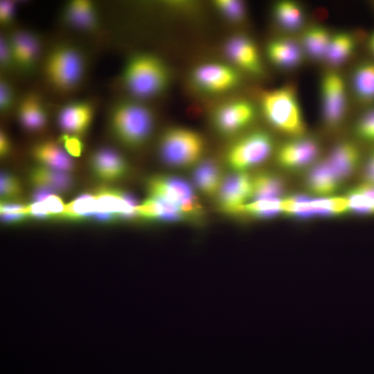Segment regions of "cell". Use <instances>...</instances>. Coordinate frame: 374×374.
Listing matches in <instances>:
<instances>
[{"instance_id":"obj_36","label":"cell","mask_w":374,"mask_h":374,"mask_svg":"<svg viewBox=\"0 0 374 374\" xmlns=\"http://www.w3.org/2000/svg\"><path fill=\"white\" fill-rule=\"evenodd\" d=\"M27 206L20 203L3 201L0 204L1 219L8 224L19 222L28 217Z\"/></svg>"},{"instance_id":"obj_2","label":"cell","mask_w":374,"mask_h":374,"mask_svg":"<svg viewBox=\"0 0 374 374\" xmlns=\"http://www.w3.org/2000/svg\"><path fill=\"white\" fill-rule=\"evenodd\" d=\"M262 107L267 121L278 130L293 136L304 133V122L292 87L266 92L262 98Z\"/></svg>"},{"instance_id":"obj_48","label":"cell","mask_w":374,"mask_h":374,"mask_svg":"<svg viewBox=\"0 0 374 374\" xmlns=\"http://www.w3.org/2000/svg\"><path fill=\"white\" fill-rule=\"evenodd\" d=\"M10 149V142L6 135L1 132L0 134V153L1 157L7 155Z\"/></svg>"},{"instance_id":"obj_13","label":"cell","mask_w":374,"mask_h":374,"mask_svg":"<svg viewBox=\"0 0 374 374\" xmlns=\"http://www.w3.org/2000/svg\"><path fill=\"white\" fill-rule=\"evenodd\" d=\"M319 147L311 139H297L281 146L277 153V162L286 169L296 170L312 163L317 157Z\"/></svg>"},{"instance_id":"obj_4","label":"cell","mask_w":374,"mask_h":374,"mask_svg":"<svg viewBox=\"0 0 374 374\" xmlns=\"http://www.w3.org/2000/svg\"><path fill=\"white\" fill-rule=\"evenodd\" d=\"M160 155L168 166L186 168L197 164L204 150V141L197 132L186 128L175 127L163 135Z\"/></svg>"},{"instance_id":"obj_32","label":"cell","mask_w":374,"mask_h":374,"mask_svg":"<svg viewBox=\"0 0 374 374\" xmlns=\"http://www.w3.org/2000/svg\"><path fill=\"white\" fill-rule=\"evenodd\" d=\"M331 37L328 31L321 27L308 30L304 35L303 44L307 52L314 58L326 57Z\"/></svg>"},{"instance_id":"obj_41","label":"cell","mask_w":374,"mask_h":374,"mask_svg":"<svg viewBox=\"0 0 374 374\" xmlns=\"http://www.w3.org/2000/svg\"><path fill=\"white\" fill-rule=\"evenodd\" d=\"M63 148L71 157H79L83 150V143L79 136L64 133L60 139Z\"/></svg>"},{"instance_id":"obj_40","label":"cell","mask_w":374,"mask_h":374,"mask_svg":"<svg viewBox=\"0 0 374 374\" xmlns=\"http://www.w3.org/2000/svg\"><path fill=\"white\" fill-rule=\"evenodd\" d=\"M356 132L361 139L374 142V109L361 117L357 124Z\"/></svg>"},{"instance_id":"obj_31","label":"cell","mask_w":374,"mask_h":374,"mask_svg":"<svg viewBox=\"0 0 374 374\" xmlns=\"http://www.w3.org/2000/svg\"><path fill=\"white\" fill-rule=\"evenodd\" d=\"M280 199L254 200L240 207L235 214H247L258 219H270L281 213Z\"/></svg>"},{"instance_id":"obj_22","label":"cell","mask_w":374,"mask_h":374,"mask_svg":"<svg viewBox=\"0 0 374 374\" xmlns=\"http://www.w3.org/2000/svg\"><path fill=\"white\" fill-rule=\"evenodd\" d=\"M341 181L326 161L316 165L310 171L307 185L310 192L321 197H326L337 190Z\"/></svg>"},{"instance_id":"obj_30","label":"cell","mask_w":374,"mask_h":374,"mask_svg":"<svg viewBox=\"0 0 374 374\" xmlns=\"http://www.w3.org/2000/svg\"><path fill=\"white\" fill-rule=\"evenodd\" d=\"M355 47L353 37L347 33H340L331 37L326 55L332 64H339L345 61L352 53Z\"/></svg>"},{"instance_id":"obj_16","label":"cell","mask_w":374,"mask_h":374,"mask_svg":"<svg viewBox=\"0 0 374 374\" xmlns=\"http://www.w3.org/2000/svg\"><path fill=\"white\" fill-rule=\"evenodd\" d=\"M91 168L103 181H116L124 177L127 165L124 158L116 151L103 148L97 150L91 158Z\"/></svg>"},{"instance_id":"obj_14","label":"cell","mask_w":374,"mask_h":374,"mask_svg":"<svg viewBox=\"0 0 374 374\" xmlns=\"http://www.w3.org/2000/svg\"><path fill=\"white\" fill-rule=\"evenodd\" d=\"M226 55L236 65L249 72L260 73L262 65L258 50L248 38L236 36L231 38L225 46Z\"/></svg>"},{"instance_id":"obj_44","label":"cell","mask_w":374,"mask_h":374,"mask_svg":"<svg viewBox=\"0 0 374 374\" xmlns=\"http://www.w3.org/2000/svg\"><path fill=\"white\" fill-rule=\"evenodd\" d=\"M0 63L3 69H8L14 64L9 41L2 36L0 41Z\"/></svg>"},{"instance_id":"obj_17","label":"cell","mask_w":374,"mask_h":374,"mask_svg":"<svg viewBox=\"0 0 374 374\" xmlns=\"http://www.w3.org/2000/svg\"><path fill=\"white\" fill-rule=\"evenodd\" d=\"M9 41L14 64L25 69H30L38 56L39 42L37 37L25 30L15 32Z\"/></svg>"},{"instance_id":"obj_29","label":"cell","mask_w":374,"mask_h":374,"mask_svg":"<svg viewBox=\"0 0 374 374\" xmlns=\"http://www.w3.org/2000/svg\"><path fill=\"white\" fill-rule=\"evenodd\" d=\"M96 212V201L94 194L85 193L65 204L62 218L82 220L93 216Z\"/></svg>"},{"instance_id":"obj_1","label":"cell","mask_w":374,"mask_h":374,"mask_svg":"<svg viewBox=\"0 0 374 374\" xmlns=\"http://www.w3.org/2000/svg\"><path fill=\"white\" fill-rule=\"evenodd\" d=\"M123 80L132 94L148 98L164 89L168 81V73L164 64L157 57L149 54H139L127 62Z\"/></svg>"},{"instance_id":"obj_45","label":"cell","mask_w":374,"mask_h":374,"mask_svg":"<svg viewBox=\"0 0 374 374\" xmlns=\"http://www.w3.org/2000/svg\"><path fill=\"white\" fill-rule=\"evenodd\" d=\"M28 217L37 219H48L51 216L42 202H33L27 206Z\"/></svg>"},{"instance_id":"obj_28","label":"cell","mask_w":374,"mask_h":374,"mask_svg":"<svg viewBox=\"0 0 374 374\" xmlns=\"http://www.w3.org/2000/svg\"><path fill=\"white\" fill-rule=\"evenodd\" d=\"M353 86L358 98L366 103L374 101V63L364 62L355 71Z\"/></svg>"},{"instance_id":"obj_26","label":"cell","mask_w":374,"mask_h":374,"mask_svg":"<svg viewBox=\"0 0 374 374\" xmlns=\"http://www.w3.org/2000/svg\"><path fill=\"white\" fill-rule=\"evenodd\" d=\"M348 209L357 215H374V184L364 182L353 188L346 197Z\"/></svg>"},{"instance_id":"obj_33","label":"cell","mask_w":374,"mask_h":374,"mask_svg":"<svg viewBox=\"0 0 374 374\" xmlns=\"http://www.w3.org/2000/svg\"><path fill=\"white\" fill-rule=\"evenodd\" d=\"M310 205L314 216H333L349 211L347 197H319L312 199Z\"/></svg>"},{"instance_id":"obj_9","label":"cell","mask_w":374,"mask_h":374,"mask_svg":"<svg viewBox=\"0 0 374 374\" xmlns=\"http://www.w3.org/2000/svg\"><path fill=\"white\" fill-rule=\"evenodd\" d=\"M96 201V213L110 214L116 218L132 220L138 217L139 204L130 193L119 190L102 188L94 194Z\"/></svg>"},{"instance_id":"obj_6","label":"cell","mask_w":374,"mask_h":374,"mask_svg":"<svg viewBox=\"0 0 374 374\" xmlns=\"http://www.w3.org/2000/svg\"><path fill=\"white\" fill-rule=\"evenodd\" d=\"M273 142L262 131L250 133L235 142L228 150L226 160L235 172H244L264 162L270 155Z\"/></svg>"},{"instance_id":"obj_46","label":"cell","mask_w":374,"mask_h":374,"mask_svg":"<svg viewBox=\"0 0 374 374\" xmlns=\"http://www.w3.org/2000/svg\"><path fill=\"white\" fill-rule=\"evenodd\" d=\"M14 15V3L8 1H1L0 20L3 24H8Z\"/></svg>"},{"instance_id":"obj_18","label":"cell","mask_w":374,"mask_h":374,"mask_svg":"<svg viewBox=\"0 0 374 374\" xmlns=\"http://www.w3.org/2000/svg\"><path fill=\"white\" fill-rule=\"evenodd\" d=\"M360 159L359 148L353 143L344 142L333 149L327 162L342 181L355 172L359 165Z\"/></svg>"},{"instance_id":"obj_5","label":"cell","mask_w":374,"mask_h":374,"mask_svg":"<svg viewBox=\"0 0 374 374\" xmlns=\"http://www.w3.org/2000/svg\"><path fill=\"white\" fill-rule=\"evenodd\" d=\"M84 71V61L80 52L73 47L62 46L48 56L45 72L48 80L57 89L67 91L80 82Z\"/></svg>"},{"instance_id":"obj_11","label":"cell","mask_w":374,"mask_h":374,"mask_svg":"<svg viewBox=\"0 0 374 374\" xmlns=\"http://www.w3.org/2000/svg\"><path fill=\"white\" fill-rule=\"evenodd\" d=\"M147 188L150 197L179 205L195 196L191 185L175 176H153L148 179Z\"/></svg>"},{"instance_id":"obj_25","label":"cell","mask_w":374,"mask_h":374,"mask_svg":"<svg viewBox=\"0 0 374 374\" xmlns=\"http://www.w3.org/2000/svg\"><path fill=\"white\" fill-rule=\"evenodd\" d=\"M19 115L22 125L30 131L40 130L46 123V112L35 96L24 99L19 106Z\"/></svg>"},{"instance_id":"obj_24","label":"cell","mask_w":374,"mask_h":374,"mask_svg":"<svg viewBox=\"0 0 374 374\" xmlns=\"http://www.w3.org/2000/svg\"><path fill=\"white\" fill-rule=\"evenodd\" d=\"M282 179L274 174L261 172L252 177L253 201L265 199H279L284 191Z\"/></svg>"},{"instance_id":"obj_27","label":"cell","mask_w":374,"mask_h":374,"mask_svg":"<svg viewBox=\"0 0 374 374\" xmlns=\"http://www.w3.org/2000/svg\"><path fill=\"white\" fill-rule=\"evenodd\" d=\"M267 53L274 63L284 67L294 66L301 59L299 47L292 42L285 39L271 42L268 46Z\"/></svg>"},{"instance_id":"obj_20","label":"cell","mask_w":374,"mask_h":374,"mask_svg":"<svg viewBox=\"0 0 374 374\" xmlns=\"http://www.w3.org/2000/svg\"><path fill=\"white\" fill-rule=\"evenodd\" d=\"M32 154L43 166L66 172L74 168L71 157L55 142L39 143L33 148Z\"/></svg>"},{"instance_id":"obj_7","label":"cell","mask_w":374,"mask_h":374,"mask_svg":"<svg viewBox=\"0 0 374 374\" xmlns=\"http://www.w3.org/2000/svg\"><path fill=\"white\" fill-rule=\"evenodd\" d=\"M217 203L220 211L235 214L251 199L252 177L244 172H235L224 178L217 193Z\"/></svg>"},{"instance_id":"obj_23","label":"cell","mask_w":374,"mask_h":374,"mask_svg":"<svg viewBox=\"0 0 374 374\" xmlns=\"http://www.w3.org/2000/svg\"><path fill=\"white\" fill-rule=\"evenodd\" d=\"M66 21L81 29H91L97 22L96 14L93 4L84 0L70 2L64 11Z\"/></svg>"},{"instance_id":"obj_19","label":"cell","mask_w":374,"mask_h":374,"mask_svg":"<svg viewBox=\"0 0 374 374\" xmlns=\"http://www.w3.org/2000/svg\"><path fill=\"white\" fill-rule=\"evenodd\" d=\"M193 182L204 195H216L224 179L220 165L214 159L199 162L193 172Z\"/></svg>"},{"instance_id":"obj_42","label":"cell","mask_w":374,"mask_h":374,"mask_svg":"<svg viewBox=\"0 0 374 374\" xmlns=\"http://www.w3.org/2000/svg\"><path fill=\"white\" fill-rule=\"evenodd\" d=\"M42 202L44 204L51 217L62 218L65 204L56 193L51 194Z\"/></svg>"},{"instance_id":"obj_47","label":"cell","mask_w":374,"mask_h":374,"mask_svg":"<svg viewBox=\"0 0 374 374\" xmlns=\"http://www.w3.org/2000/svg\"><path fill=\"white\" fill-rule=\"evenodd\" d=\"M363 177L364 182L374 184V151L371 152L366 160Z\"/></svg>"},{"instance_id":"obj_8","label":"cell","mask_w":374,"mask_h":374,"mask_svg":"<svg viewBox=\"0 0 374 374\" xmlns=\"http://www.w3.org/2000/svg\"><path fill=\"white\" fill-rule=\"evenodd\" d=\"M194 82L204 91L212 93L226 91L238 82V75L231 66L220 63H207L193 72Z\"/></svg>"},{"instance_id":"obj_21","label":"cell","mask_w":374,"mask_h":374,"mask_svg":"<svg viewBox=\"0 0 374 374\" xmlns=\"http://www.w3.org/2000/svg\"><path fill=\"white\" fill-rule=\"evenodd\" d=\"M30 181L35 188H44L55 193H66L73 186V179L69 172H62L43 166L33 169Z\"/></svg>"},{"instance_id":"obj_39","label":"cell","mask_w":374,"mask_h":374,"mask_svg":"<svg viewBox=\"0 0 374 374\" xmlns=\"http://www.w3.org/2000/svg\"><path fill=\"white\" fill-rule=\"evenodd\" d=\"M215 4L222 13L231 20L238 21L244 17V7L240 1L218 0L215 1Z\"/></svg>"},{"instance_id":"obj_10","label":"cell","mask_w":374,"mask_h":374,"mask_svg":"<svg viewBox=\"0 0 374 374\" xmlns=\"http://www.w3.org/2000/svg\"><path fill=\"white\" fill-rule=\"evenodd\" d=\"M254 117V109L247 101L238 100L220 107L214 115V125L222 134H236L248 125Z\"/></svg>"},{"instance_id":"obj_3","label":"cell","mask_w":374,"mask_h":374,"mask_svg":"<svg viewBox=\"0 0 374 374\" xmlns=\"http://www.w3.org/2000/svg\"><path fill=\"white\" fill-rule=\"evenodd\" d=\"M111 124L119 140L130 147L142 145L149 137L153 127V116L145 106L125 102L113 110Z\"/></svg>"},{"instance_id":"obj_12","label":"cell","mask_w":374,"mask_h":374,"mask_svg":"<svg viewBox=\"0 0 374 374\" xmlns=\"http://www.w3.org/2000/svg\"><path fill=\"white\" fill-rule=\"evenodd\" d=\"M322 94L326 123L330 126L336 125L345 109V87L341 78L332 73L326 75L322 82Z\"/></svg>"},{"instance_id":"obj_35","label":"cell","mask_w":374,"mask_h":374,"mask_svg":"<svg viewBox=\"0 0 374 374\" xmlns=\"http://www.w3.org/2000/svg\"><path fill=\"white\" fill-rule=\"evenodd\" d=\"M275 14L280 24L288 29H295L302 22L301 10L299 6L293 2L283 1L277 3Z\"/></svg>"},{"instance_id":"obj_34","label":"cell","mask_w":374,"mask_h":374,"mask_svg":"<svg viewBox=\"0 0 374 374\" xmlns=\"http://www.w3.org/2000/svg\"><path fill=\"white\" fill-rule=\"evenodd\" d=\"M311 199L305 195H296L283 199L280 200L281 213L299 219L312 217Z\"/></svg>"},{"instance_id":"obj_15","label":"cell","mask_w":374,"mask_h":374,"mask_svg":"<svg viewBox=\"0 0 374 374\" xmlns=\"http://www.w3.org/2000/svg\"><path fill=\"white\" fill-rule=\"evenodd\" d=\"M93 107L87 102H74L65 105L58 115V123L66 134L79 136L91 123Z\"/></svg>"},{"instance_id":"obj_49","label":"cell","mask_w":374,"mask_h":374,"mask_svg":"<svg viewBox=\"0 0 374 374\" xmlns=\"http://www.w3.org/2000/svg\"><path fill=\"white\" fill-rule=\"evenodd\" d=\"M369 48L374 55V33L371 35L370 37L369 41H368Z\"/></svg>"},{"instance_id":"obj_37","label":"cell","mask_w":374,"mask_h":374,"mask_svg":"<svg viewBox=\"0 0 374 374\" xmlns=\"http://www.w3.org/2000/svg\"><path fill=\"white\" fill-rule=\"evenodd\" d=\"M138 217L148 220H161L164 215V205L161 199L150 197L136 208Z\"/></svg>"},{"instance_id":"obj_43","label":"cell","mask_w":374,"mask_h":374,"mask_svg":"<svg viewBox=\"0 0 374 374\" xmlns=\"http://www.w3.org/2000/svg\"><path fill=\"white\" fill-rule=\"evenodd\" d=\"M13 91L11 87L5 80L0 82V109L4 112L8 111L13 102Z\"/></svg>"},{"instance_id":"obj_38","label":"cell","mask_w":374,"mask_h":374,"mask_svg":"<svg viewBox=\"0 0 374 374\" xmlns=\"http://www.w3.org/2000/svg\"><path fill=\"white\" fill-rule=\"evenodd\" d=\"M22 193L19 181L13 175L3 172L0 177L1 197L7 199H12L19 197Z\"/></svg>"}]
</instances>
